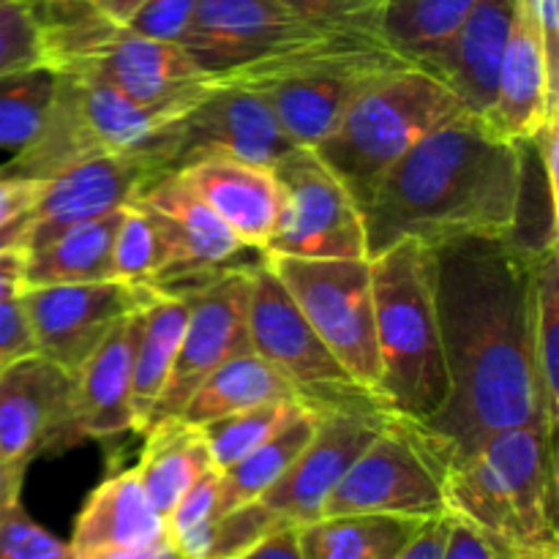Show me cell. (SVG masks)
<instances>
[{
	"mask_svg": "<svg viewBox=\"0 0 559 559\" xmlns=\"http://www.w3.org/2000/svg\"><path fill=\"white\" fill-rule=\"evenodd\" d=\"M431 251L448 396L420 426L448 464L513 426H546V415L533 358V265L502 238H462Z\"/></svg>",
	"mask_w": 559,
	"mask_h": 559,
	"instance_id": "obj_1",
	"label": "cell"
},
{
	"mask_svg": "<svg viewBox=\"0 0 559 559\" xmlns=\"http://www.w3.org/2000/svg\"><path fill=\"white\" fill-rule=\"evenodd\" d=\"M519 191V145L484 118L459 112L415 142L360 211L366 257L402 240L435 246L506 238Z\"/></svg>",
	"mask_w": 559,
	"mask_h": 559,
	"instance_id": "obj_2",
	"label": "cell"
},
{
	"mask_svg": "<svg viewBox=\"0 0 559 559\" xmlns=\"http://www.w3.org/2000/svg\"><path fill=\"white\" fill-rule=\"evenodd\" d=\"M445 508L519 559L559 557L557 440L540 424L513 426L451 459Z\"/></svg>",
	"mask_w": 559,
	"mask_h": 559,
	"instance_id": "obj_3",
	"label": "cell"
},
{
	"mask_svg": "<svg viewBox=\"0 0 559 559\" xmlns=\"http://www.w3.org/2000/svg\"><path fill=\"white\" fill-rule=\"evenodd\" d=\"M369 262L377 396L388 415L429 424L448 396L435 298V251L418 240H402Z\"/></svg>",
	"mask_w": 559,
	"mask_h": 559,
	"instance_id": "obj_4",
	"label": "cell"
},
{
	"mask_svg": "<svg viewBox=\"0 0 559 559\" xmlns=\"http://www.w3.org/2000/svg\"><path fill=\"white\" fill-rule=\"evenodd\" d=\"M459 112L464 107L440 80L415 66H396L358 93L314 151L364 211L393 164Z\"/></svg>",
	"mask_w": 559,
	"mask_h": 559,
	"instance_id": "obj_5",
	"label": "cell"
},
{
	"mask_svg": "<svg viewBox=\"0 0 559 559\" xmlns=\"http://www.w3.org/2000/svg\"><path fill=\"white\" fill-rule=\"evenodd\" d=\"M396 66L409 63L377 38L328 36L233 82L265 98L295 145L314 147L336 129L358 93Z\"/></svg>",
	"mask_w": 559,
	"mask_h": 559,
	"instance_id": "obj_6",
	"label": "cell"
},
{
	"mask_svg": "<svg viewBox=\"0 0 559 559\" xmlns=\"http://www.w3.org/2000/svg\"><path fill=\"white\" fill-rule=\"evenodd\" d=\"M445 511V456L435 437L420 424L388 415L380 435L331 491L322 516L431 519Z\"/></svg>",
	"mask_w": 559,
	"mask_h": 559,
	"instance_id": "obj_7",
	"label": "cell"
},
{
	"mask_svg": "<svg viewBox=\"0 0 559 559\" xmlns=\"http://www.w3.org/2000/svg\"><path fill=\"white\" fill-rule=\"evenodd\" d=\"M267 265L304 311L317 336L336 355L338 364L380 404L371 262L366 257L364 260L267 257Z\"/></svg>",
	"mask_w": 559,
	"mask_h": 559,
	"instance_id": "obj_8",
	"label": "cell"
},
{
	"mask_svg": "<svg viewBox=\"0 0 559 559\" xmlns=\"http://www.w3.org/2000/svg\"><path fill=\"white\" fill-rule=\"evenodd\" d=\"M134 205L156 229L158 262L147 284L156 293L180 298L222 273L265 262L260 249L235 238L233 229L194 194L180 173L164 175L136 197Z\"/></svg>",
	"mask_w": 559,
	"mask_h": 559,
	"instance_id": "obj_9",
	"label": "cell"
},
{
	"mask_svg": "<svg viewBox=\"0 0 559 559\" xmlns=\"http://www.w3.org/2000/svg\"><path fill=\"white\" fill-rule=\"evenodd\" d=\"M249 333L251 349L287 377L295 396L309 409L380 407L317 336L304 311L271 271L267 257L251 273Z\"/></svg>",
	"mask_w": 559,
	"mask_h": 559,
	"instance_id": "obj_10",
	"label": "cell"
},
{
	"mask_svg": "<svg viewBox=\"0 0 559 559\" xmlns=\"http://www.w3.org/2000/svg\"><path fill=\"white\" fill-rule=\"evenodd\" d=\"M271 173L282 189V211L265 246L267 257L364 260V216L314 147L295 145L271 164Z\"/></svg>",
	"mask_w": 559,
	"mask_h": 559,
	"instance_id": "obj_11",
	"label": "cell"
},
{
	"mask_svg": "<svg viewBox=\"0 0 559 559\" xmlns=\"http://www.w3.org/2000/svg\"><path fill=\"white\" fill-rule=\"evenodd\" d=\"M328 36L282 0H197L180 47L207 82H233Z\"/></svg>",
	"mask_w": 559,
	"mask_h": 559,
	"instance_id": "obj_12",
	"label": "cell"
},
{
	"mask_svg": "<svg viewBox=\"0 0 559 559\" xmlns=\"http://www.w3.org/2000/svg\"><path fill=\"white\" fill-rule=\"evenodd\" d=\"M175 123L153 145L104 153L44 180L41 194L31 211V227H27L22 251L49 243L74 224L91 222V218L131 205L142 191L173 173Z\"/></svg>",
	"mask_w": 559,
	"mask_h": 559,
	"instance_id": "obj_13",
	"label": "cell"
},
{
	"mask_svg": "<svg viewBox=\"0 0 559 559\" xmlns=\"http://www.w3.org/2000/svg\"><path fill=\"white\" fill-rule=\"evenodd\" d=\"M251 273L254 267H235L180 295L189 304V320L167 385L147 418L145 431L162 420L178 418L197 385L224 360L251 353Z\"/></svg>",
	"mask_w": 559,
	"mask_h": 559,
	"instance_id": "obj_14",
	"label": "cell"
},
{
	"mask_svg": "<svg viewBox=\"0 0 559 559\" xmlns=\"http://www.w3.org/2000/svg\"><path fill=\"white\" fill-rule=\"evenodd\" d=\"M151 298V287H131L118 278L25 287L20 293L36 353L71 377L120 320L145 309Z\"/></svg>",
	"mask_w": 559,
	"mask_h": 559,
	"instance_id": "obj_15",
	"label": "cell"
},
{
	"mask_svg": "<svg viewBox=\"0 0 559 559\" xmlns=\"http://www.w3.org/2000/svg\"><path fill=\"white\" fill-rule=\"evenodd\" d=\"M71 374L33 353L0 371V462L11 486L25 484L38 456L76 445Z\"/></svg>",
	"mask_w": 559,
	"mask_h": 559,
	"instance_id": "obj_16",
	"label": "cell"
},
{
	"mask_svg": "<svg viewBox=\"0 0 559 559\" xmlns=\"http://www.w3.org/2000/svg\"><path fill=\"white\" fill-rule=\"evenodd\" d=\"M265 98L235 82H211L200 102L178 118L173 131V173L202 158H240L271 167L293 151Z\"/></svg>",
	"mask_w": 559,
	"mask_h": 559,
	"instance_id": "obj_17",
	"label": "cell"
},
{
	"mask_svg": "<svg viewBox=\"0 0 559 559\" xmlns=\"http://www.w3.org/2000/svg\"><path fill=\"white\" fill-rule=\"evenodd\" d=\"M314 413V435L287 473L260 497L284 524L317 522L338 480L380 435L388 413L380 407H322Z\"/></svg>",
	"mask_w": 559,
	"mask_h": 559,
	"instance_id": "obj_18",
	"label": "cell"
},
{
	"mask_svg": "<svg viewBox=\"0 0 559 559\" xmlns=\"http://www.w3.org/2000/svg\"><path fill=\"white\" fill-rule=\"evenodd\" d=\"M516 0H475L451 41L424 66L467 112L486 118L497 96V80L511 38Z\"/></svg>",
	"mask_w": 559,
	"mask_h": 559,
	"instance_id": "obj_19",
	"label": "cell"
},
{
	"mask_svg": "<svg viewBox=\"0 0 559 559\" xmlns=\"http://www.w3.org/2000/svg\"><path fill=\"white\" fill-rule=\"evenodd\" d=\"M140 333L142 309L120 320L71 377V418L80 442L134 431L131 380Z\"/></svg>",
	"mask_w": 559,
	"mask_h": 559,
	"instance_id": "obj_20",
	"label": "cell"
},
{
	"mask_svg": "<svg viewBox=\"0 0 559 559\" xmlns=\"http://www.w3.org/2000/svg\"><path fill=\"white\" fill-rule=\"evenodd\" d=\"M551 115H559V91L551 87L544 44L527 3L516 0L511 38L497 80V96L486 123L506 140L533 136Z\"/></svg>",
	"mask_w": 559,
	"mask_h": 559,
	"instance_id": "obj_21",
	"label": "cell"
},
{
	"mask_svg": "<svg viewBox=\"0 0 559 559\" xmlns=\"http://www.w3.org/2000/svg\"><path fill=\"white\" fill-rule=\"evenodd\" d=\"M194 194L233 229L235 238L265 254L282 211V189L271 167L240 158H202L178 169Z\"/></svg>",
	"mask_w": 559,
	"mask_h": 559,
	"instance_id": "obj_22",
	"label": "cell"
},
{
	"mask_svg": "<svg viewBox=\"0 0 559 559\" xmlns=\"http://www.w3.org/2000/svg\"><path fill=\"white\" fill-rule=\"evenodd\" d=\"M519 191L506 240L524 262H538L557 249V151L559 115H551L533 136L519 140Z\"/></svg>",
	"mask_w": 559,
	"mask_h": 559,
	"instance_id": "obj_23",
	"label": "cell"
},
{
	"mask_svg": "<svg viewBox=\"0 0 559 559\" xmlns=\"http://www.w3.org/2000/svg\"><path fill=\"white\" fill-rule=\"evenodd\" d=\"M167 535V519L151 506L136 469L109 475L82 506L71 533V555L142 546Z\"/></svg>",
	"mask_w": 559,
	"mask_h": 559,
	"instance_id": "obj_24",
	"label": "cell"
},
{
	"mask_svg": "<svg viewBox=\"0 0 559 559\" xmlns=\"http://www.w3.org/2000/svg\"><path fill=\"white\" fill-rule=\"evenodd\" d=\"M120 216H123V207L107 213V216L74 224L38 249L22 251V284L49 287V284H85L115 278L112 243Z\"/></svg>",
	"mask_w": 559,
	"mask_h": 559,
	"instance_id": "obj_25",
	"label": "cell"
},
{
	"mask_svg": "<svg viewBox=\"0 0 559 559\" xmlns=\"http://www.w3.org/2000/svg\"><path fill=\"white\" fill-rule=\"evenodd\" d=\"M142 437H145V448H142L140 464L134 469L151 506L167 519L180 497L202 475L216 467H213L211 451H207L200 426L169 418L147 429Z\"/></svg>",
	"mask_w": 559,
	"mask_h": 559,
	"instance_id": "obj_26",
	"label": "cell"
},
{
	"mask_svg": "<svg viewBox=\"0 0 559 559\" xmlns=\"http://www.w3.org/2000/svg\"><path fill=\"white\" fill-rule=\"evenodd\" d=\"M284 399H298L295 388L276 366H271L251 349V353L224 360L216 371H211L191 393L178 418L191 426H205L224 415L260 407V404L284 402Z\"/></svg>",
	"mask_w": 559,
	"mask_h": 559,
	"instance_id": "obj_27",
	"label": "cell"
},
{
	"mask_svg": "<svg viewBox=\"0 0 559 559\" xmlns=\"http://www.w3.org/2000/svg\"><path fill=\"white\" fill-rule=\"evenodd\" d=\"M426 519L353 513L300 524L304 559H396Z\"/></svg>",
	"mask_w": 559,
	"mask_h": 559,
	"instance_id": "obj_28",
	"label": "cell"
},
{
	"mask_svg": "<svg viewBox=\"0 0 559 559\" xmlns=\"http://www.w3.org/2000/svg\"><path fill=\"white\" fill-rule=\"evenodd\" d=\"M186 320H189L186 298L162 295L153 289V298L142 309V333L134 353V380H131L134 435L145 431L147 418L167 385L180 338H183Z\"/></svg>",
	"mask_w": 559,
	"mask_h": 559,
	"instance_id": "obj_29",
	"label": "cell"
},
{
	"mask_svg": "<svg viewBox=\"0 0 559 559\" xmlns=\"http://www.w3.org/2000/svg\"><path fill=\"white\" fill-rule=\"evenodd\" d=\"M475 0H385L380 41L404 63L424 69L467 20Z\"/></svg>",
	"mask_w": 559,
	"mask_h": 559,
	"instance_id": "obj_30",
	"label": "cell"
},
{
	"mask_svg": "<svg viewBox=\"0 0 559 559\" xmlns=\"http://www.w3.org/2000/svg\"><path fill=\"white\" fill-rule=\"evenodd\" d=\"M314 435V413L309 407L287 420L262 445L246 453L240 462L218 473V516L233 508L254 502L282 478Z\"/></svg>",
	"mask_w": 559,
	"mask_h": 559,
	"instance_id": "obj_31",
	"label": "cell"
},
{
	"mask_svg": "<svg viewBox=\"0 0 559 559\" xmlns=\"http://www.w3.org/2000/svg\"><path fill=\"white\" fill-rule=\"evenodd\" d=\"M533 358L538 374L546 426L557 437L559 426V254L557 249L533 262Z\"/></svg>",
	"mask_w": 559,
	"mask_h": 559,
	"instance_id": "obj_32",
	"label": "cell"
},
{
	"mask_svg": "<svg viewBox=\"0 0 559 559\" xmlns=\"http://www.w3.org/2000/svg\"><path fill=\"white\" fill-rule=\"evenodd\" d=\"M58 87L52 66L0 74V151L20 153L36 140Z\"/></svg>",
	"mask_w": 559,
	"mask_h": 559,
	"instance_id": "obj_33",
	"label": "cell"
},
{
	"mask_svg": "<svg viewBox=\"0 0 559 559\" xmlns=\"http://www.w3.org/2000/svg\"><path fill=\"white\" fill-rule=\"evenodd\" d=\"M306 404L300 399H284V402L260 404V407L240 409V413L224 415V418L211 420L200 426L205 445L211 451L213 467L222 469L233 467L235 462L254 451L257 445L276 435L293 415H298Z\"/></svg>",
	"mask_w": 559,
	"mask_h": 559,
	"instance_id": "obj_34",
	"label": "cell"
},
{
	"mask_svg": "<svg viewBox=\"0 0 559 559\" xmlns=\"http://www.w3.org/2000/svg\"><path fill=\"white\" fill-rule=\"evenodd\" d=\"M218 519V469L202 475L167 516V535L183 559H211Z\"/></svg>",
	"mask_w": 559,
	"mask_h": 559,
	"instance_id": "obj_35",
	"label": "cell"
},
{
	"mask_svg": "<svg viewBox=\"0 0 559 559\" xmlns=\"http://www.w3.org/2000/svg\"><path fill=\"white\" fill-rule=\"evenodd\" d=\"M158 249L151 218L131 202L123 207L112 243V276L131 287H147L156 273Z\"/></svg>",
	"mask_w": 559,
	"mask_h": 559,
	"instance_id": "obj_36",
	"label": "cell"
},
{
	"mask_svg": "<svg viewBox=\"0 0 559 559\" xmlns=\"http://www.w3.org/2000/svg\"><path fill=\"white\" fill-rule=\"evenodd\" d=\"M282 3L320 33L380 41V16L385 0H282Z\"/></svg>",
	"mask_w": 559,
	"mask_h": 559,
	"instance_id": "obj_37",
	"label": "cell"
},
{
	"mask_svg": "<svg viewBox=\"0 0 559 559\" xmlns=\"http://www.w3.org/2000/svg\"><path fill=\"white\" fill-rule=\"evenodd\" d=\"M71 546L31 519L20 495L0 508V559H71Z\"/></svg>",
	"mask_w": 559,
	"mask_h": 559,
	"instance_id": "obj_38",
	"label": "cell"
},
{
	"mask_svg": "<svg viewBox=\"0 0 559 559\" xmlns=\"http://www.w3.org/2000/svg\"><path fill=\"white\" fill-rule=\"evenodd\" d=\"M47 66L44 36L33 0H11L0 5V74Z\"/></svg>",
	"mask_w": 559,
	"mask_h": 559,
	"instance_id": "obj_39",
	"label": "cell"
},
{
	"mask_svg": "<svg viewBox=\"0 0 559 559\" xmlns=\"http://www.w3.org/2000/svg\"><path fill=\"white\" fill-rule=\"evenodd\" d=\"M278 527H287V524L278 522L260 500L233 508V511L222 513V516L216 519L211 559L243 557L246 551L254 549L262 538L276 533Z\"/></svg>",
	"mask_w": 559,
	"mask_h": 559,
	"instance_id": "obj_40",
	"label": "cell"
},
{
	"mask_svg": "<svg viewBox=\"0 0 559 559\" xmlns=\"http://www.w3.org/2000/svg\"><path fill=\"white\" fill-rule=\"evenodd\" d=\"M194 9L197 0H145L123 27H129L136 36L180 44Z\"/></svg>",
	"mask_w": 559,
	"mask_h": 559,
	"instance_id": "obj_41",
	"label": "cell"
},
{
	"mask_svg": "<svg viewBox=\"0 0 559 559\" xmlns=\"http://www.w3.org/2000/svg\"><path fill=\"white\" fill-rule=\"evenodd\" d=\"M451 524H448V540L442 549V559H519L516 551L508 549L489 533L475 527L473 522L462 516L448 513Z\"/></svg>",
	"mask_w": 559,
	"mask_h": 559,
	"instance_id": "obj_42",
	"label": "cell"
},
{
	"mask_svg": "<svg viewBox=\"0 0 559 559\" xmlns=\"http://www.w3.org/2000/svg\"><path fill=\"white\" fill-rule=\"evenodd\" d=\"M33 353H36V344H33V333L25 320V311H22L20 295H16V298L0 304V371Z\"/></svg>",
	"mask_w": 559,
	"mask_h": 559,
	"instance_id": "obj_43",
	"label": "cell"
},
{
	"mask_svg": "<svg viewBox=\"0 0 559 559\" xmlns=\"http://www.w3.org/2000/svg\"><path fill=\"white\" fill-rule=\"evenodd\" d=\"M538 25L551 87L559 91V0H524Z\"/></svg>",
	"mask_w": 559,
	"mask_h": 559,
	"instance_id": "obj_44",
	"label": "cell"
},
{
	"mask_svg": "<svg viewBox=\"0 0 559 559\" xmlns=\"http://www.w3.org/2000/svg\"><path fill=\"white\" fill-rule=\"evenodd\" d=\"M41 189L44 180L0 178V224L20 216V213L31 211V207L36 205Z\"/></svg>",
	"mask_w": 559,
	"mask_h": 559,
	"instance_id": "obj_45",
	"label": "cell"
},
{
	"mask_svg": "<svg viewBox=\"0 0 559 559\" xmlns=\"http://www.w3.org/2000/svg\"><path fill=\"white\" fill-rule=\"evenodd\" d=\"M238 559H304V551H300L298 544V527H293V524L278 527L276 533L262 538L254 549L246 551Z\"/></svg>",
	"mask_w": 559,
	"mask_h": 559,
	"instance_id": "obj_46",
	"label": "cell"
},
{
	"mask_svg": "<svg viewBox=\"0 0 559 559\" xmlns=\"http://www.w3.org/2000/svg\"><path fill=\"white\" fill-rule=\"evenodd\" d=\"M76 559H183L175 544L169 540V535L164 538L151 540V544L142 546H120V549H102L93 551V555L76 557Z\"/></svg>",
	"mask_w": 559,
	"mask_h": 559,
	"instance_id": "obj_47",
	"label": "cell"
},
{
	"mask_svg": "<svg viewBox=\"0 0 559 559\" xmlns=\"http://www.w3.org/2000/svg\"><path fill=\"white\" fill-rule=\"evenodd\" d=\"M22 249L0 254V304L22 293Z\"/></svg>",
	"mask_w": 559,
	"mask_h": 559,
	"instance_id": "obj_48",
	"label": "cell"
},
{
	"mask_svg": "<svg viewBox=\"0 0 559 559\" xmlns=\"http://www.w3.org/2000/svg\"><path fill=\"white\" fill-rule=\"evenodd\" d=\"M31 211H33V207H31ZM31 211L20 213V216H14V218H9V222L0 224V254H5V251L22 249V243H25L27 227H31Z\"/></svg>",
	"mask_w": 559,
	"mask_h": 559,
	"instance_id": "obj_49",
	"label": "cell"
},
{
	"mask_svg": "<svg viewBox=\"0 0 559 559\" xmlns=\"http://www.w3.org/2000/svg\"><path fill=\"white\" fill-rule=\"evenodd\" d=\"M96 11H102L107 20H112L115 25H126L131 20L136 9H140L145 0H87Z\"/></svg>",
	"mask_w": 559,
	"mask_h": 559,
	"instance_id": "obj_50",
	"label": "cell"
},
{
	"mask_svg": "<svg viewBox=\"0 0 559 559\" xmlns=\"http://www.w3.org/2000/svg\"><path fill=\"white\" fill-rule=\"evenodd\" d=\"M22 486H11L9 478H5V469H3V462H0V508H3V502L9 500V495H20Z\"/></svg>",
	"mask_w": 559,
	"mask_h": 559,
	"instance_id": "obj_51",
	"label": "cell"
},
{
	"mask_svg": "<svg viewBox=\"0 0 559 559\" xmlns=\"http://www.w3.org/2000/svg\"><path fill=\"white\" fill-rule=\"evenodd\" d=\"M3 3H11V0H0V5H3Z\"/></svg>",
	"mask_w": 559,
	"mask_h": 559,
	"instance_id": "obj_52",
	"label": "cell"
},
{
	"mask_svg": "<svg viewBox=\"0 0 559 559\" xmlns=\"http://www.w3.org/2000/svg\"><path fill=\"white\" fill-rule=\"evenodd\" d=\"M546 559H559V557H546Z\"/></svg>",
	"mask_w": 559,
	"mask_h": 559,
	"instance_id": "obj_53",
	"label": "cell"
},
{
	"mask_svg": "<svg viewBox=\"0 0 559 559\" xmlns=\"http://www.w3.org/2000/svg\"><path fill=\"white\" fill-rule=\"evenodd\" d=\"M71 559H74V557H71Z\"/></svg>",
	"mask_w": 559,
	"mask_h": 559,
	"instance_id": "obj_54",
	"label": "cell"
}]
</instances>
